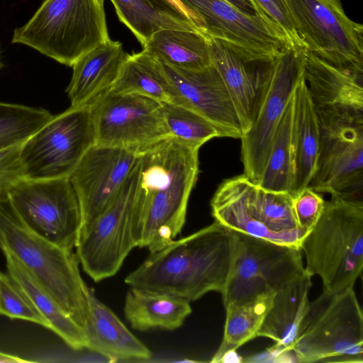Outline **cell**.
Returning a JSON list of instances; mask_svg holds the SVG:
<instances>
[{
    "label": "cell",
    "mask_w": 363,
    "mask_h": 363,
    "mask_svg": "<svg viewBox=\"0 0 363 363\" xmlns=\"http://www.w3.org/2000/svg\"><path fill=\"white\" fill-rule=\"evenodd\" d=\"M9 275L21 287L53 331L74 350L86 349V337L80 327L62 308L30 273L11 255L3 252Z\"/></svg>",
    "instance_id": "cell-26"
},
{
    "label": "cell",
    "mask_w": 363,
    "mask_h": 363,
    "mask_svg": "<svg viewBox=\"0 0 363 363\" xmlns=\"http://www.w3.org/2000/svg\"><path fill=\"white\" fill-rule=\"evenodd\" d=\"M2 66H3V65H2L1 62V57H0V69L2 67Z\"/></svg>",
    "instance_id": "cell-41"
},
{
    "label": "cell",
    "mask_w": 363,
    "mask_h": 363,
    "mask_svg": "<svg viewBox=\"0 0 363 363\" xmlns=\"http://www.w3.org/2000/svg\"><path fill=\"white\" fill-rule=\"evenodd\" d=\"M126 55L121 42L109 39L76 61L66 89L71 107L90 106L108 91Z\"/></svg>",
    "instance_id": "cell-20"
},
{
    "label": "cell",
    "mask_w": 363,
    "mask_h": 363,
    "mask_svg": "<svg viewBox=\"0 0 363 363\" xmlns=\"http://www.w3.org/2000/svg\"><path fill=\"white\" fill-rule=\"evenodd\" d=\"M90 107L96 145L140 153L169 136L162 104L152 99L108 91Z\"/></svg>",
    "instance_id": "cell-14"
},
{
    "label": "cell",
    "mask_w": 363,
    "mask_h": 363,
    "mask_svg": "<svg viewBox=\"0 0 363 363\" xmlns=\"http://www.w3.org/2000/svg\"><path fill=\"white\" fill-rule=\"evenodd\" d=\"M0 248L16 258L85 331L89 287L81 277L77 255L26 228L7 194L0 197Z\"/></svg>",
    "instance_id": "cell-3"
},
{
    "label": "cell",
    "mask_w": 363,
    "mask_h": 363,
    "mask_svg": "<svg viewBox=\"0 0 363 363\" xmlns=\"http://www.w3.org/2000/svg\"><path fill=\"white\" fill-rule=\"evenodd\" d=\"M306 50L286 48L275 59L272 78L250 129L241 140L243 174L258 184L289 103L303 77Z\"/></svg>",
    "instance_id": "cell-15"
},
{
    "label": "cell",
    "mask_w": 363,
    "mask_h": 363,
    "mask_svg": "<svg viewBox=\"0 0 363 363\" xmlns=\"http://www.w3.org/2000/svg\"><path fill=\"white\" fill-rule=\"evenodd\" d=\"M294 94L278 126L264 169L256 185L290 193L294 179Z\"/></svg>",
    "instance_id": "cell-31"
},
{
    "label": "cell",
    "mask_w": 363,
    "mask_h": 363,
    "mask_svg": "<svg viewBox=\"0 0 363 363\" xmlns=\"http://www.w3.org/2000/svg\"><path fill=\"white\" fill-rule=\"evenodd\" d=\"M233 255L231 230L217 220L150 256L125 279L129 286L169 294L189 302L223 294Z\"/></svg>",
    "instance_id": "cell-2"
},
{
    "label": "cell",
    "mask_w": 363,
    "mask_h": 363,
    "mask_svg": "<svg viewBox=\"0 0 363 363\" xmlns=\"http://www.w3.org/2000/svg\"><path fill=\"white\" fill-rule=\"evenodd\" d=\"M320 147L309 183L318 193L363 202V111L315 107Z\"/></svg>",
    "instance_id": "cell-8"
},
{
    "label": "cell",
    "mask_w": 363,
    "mask_h": 363,
    "mask_svg": "<svg viewBox=\"0 0 363 363\" xmlns=\"http://www.w3.org/2000/svg\"><path fill=\"white\" fill-rule=\"evenodd\" d=\"M162 63L174 88V104L203 116L218 129L222 137L242 138L244 130L233 101L211 64L191 70Z\"/></svg>",
    "instance_id": "cell-19"
},
{
    "label": "cell",
    "mask_w": 363,
    "mask_h": 363,
    "mask_svg": "<svg viewBox=\"0 0 363 363\" xmlns=\"http://www.w3.org/2000/svg\"><path fill=\"white\" fill-rule=\"evenodd\" d=\"M312 276L305 271L274 291L272 305L257 336L275 342L280 354L291 351L309 304Z\"/></svg>",
    "instance_id": "cell-22"
},
{
    "label": "cell",
    "mask_w": 363,
    "mask_h": 363,
    "mask_svg": "<svg viewBox=\"0 0 363 363\" xmlns=\"http://www.w3.org/2000/svg\"><path fill=\"white\" fill-rule=\"evenodd\" d=\"M211 64L223 80L239 115L244 135L252 127L269 86L276 57L206 37Z\"/></svg>",
    "instance_id": "cell-16"
},
{
    "label": "cell",
    "mask_w": 363,
    "mask_h": 363,
    "mask_svg": "<svg viewBox=\"0 0 363 363\" xmlns=\"http://www.w3.org/2000/svg\"><path fill=\"white\" fill-rule=\"evenodd\" d=\"M298 362H363V315L352 288L310 301L293 345Z\"/></svg>",
    "instance_id": "cell-7"
},
{
    "label": "cell",
    "mask_w": 363,
    "mask_h": 363,
    "mask_svg": "<svg viewBox=\"0 0 363 363\" xmlns=\"http://www.w3.org/2000/svg\"><path fill=\"white\" fill-rule=\"evenodd\" d=\"M22 144L0 152V197L7 194L14 182L23 177Z\"/></svg>",
    "instance_id": "cell-37"
},
{
    "label": "cell",
    "mask_w": 363,
    "mask_h": 363,
    "mask_svg": "<svg viewBox=\"0 0 363 363\" xmlns=\"http://www.w3.org/2000/svg\"><path fill=\"white\" fill-rule=\"evenodd\" d=\"M256 6L272 21L286 38L291 48L306 50L298 35L286 0H252Z\"/></svg>",
    "instance_id": "cell-35"
},
{
    "label": "cell",
    "mask_w": 363,
    "mask_h": 363,
    "mask_svg": "<svg viewBox=\"0 0 363 363\" xmlns=\"http://www.w3.org/2000/svg\"><path fill=\"white\" fill-rule=\"evenodd\" d=\"M200 147L168 136L139 153L137 247L150 253L170 244L186 221L199 175Z\"/></svg>",
    "instance_id": "cell-1"
},
{
    "label": "cell",
    "mask_w": 363,
    "mask_h": 363,
    "mask_svg": "<svg viewBox=\"0 0 363 363\" xmlns=\"http://www.w3.org/2000/svg\"><path fill=\"white\" fill-rule=\"evenodd\" d=\"M161 104L169 136L200 147L213 138L222 137L218 129L198 113L175 104Z\"/></svg>",
    "instance_id": "cell-33"
},
{
    "label": "cell",
    "mask_w": 363,
    "mask_h": 363,
    "mask_svg": "<svg viewBox=\"0 0 363 363\" xmlns=\"http://www.w3.org/2000/svg\"><path fill=\"white\" fill-rule=\"evenodd\" d=\"M274 292H269L240 303L225 306V322L222 342L211 362H220L223 357L235 352L257 334L272 305Z\"/></svg>",
    "instance_id": "cell-30"
},
{
    "label": "cell",
    "mask_w": 363,
    "mask_h": 363,
    "mask_svg": "<svg viewBox=\"0 0 363 363\" xmlns=\"http://www.w3.org/2000/svg\"><path fill=\"white\" fill-rule=\"evenodd\" d=\"M180 1L199 17L206 37L273 57L291 48L284 33L266 15L247 16L225 0Z\"/></svg>",
    "instance_id": "cell-18"
},
{
    "label": "cell",
    "mask_w": 363,
    "mask_h": 363,
    "mask_svg": "<svg viewBox=\"0 0 363 363\" xmlns=\"http://www.w3.org/2000/svg\"><path fill=\"white\" fill-rule=\"evenodd\" d=\"M143 48L160 61L182 69L198 70L211 65L208 38L199 31L161 30Z\"/></svg>",
    "instance_id": "cell-29"
},
{
    "label": "cell",
    "mask_w": 363,
    "mask_h": 363,
    "mask_svg": "<svg viewBox=\"0 0 363 363\" xmlns=\"http://www.w3.org/2000/svg\"><path fill=\"white\" fill-rule=\"evenodd\" d=\"M303 77L315 107L363 111V74L339 69L306 50Z\"/></svg>",
    "instance_id": "cell-23"
},
{
    "label": "cell",
    "mask_w": 363,
    "mask_h": 363,
    "mask_svg": "<svg viewBox=\"0 0 363 363\" xmlns=\"http://www.w3.org/2000/svg\"><path fill=\"white\" fill-rule=\"evenodd\" d=\"M110 1L119 21L131 31L142 47L161 30L199 31L166 0Z\"/></svg>",
    "instance_id": "cell-28"
},
{
    "label": "cell",
    "mask_w": 363,
    "mask_h": 363,
    "mask_svg": "<svg viewBox=\"0 0 363 363\" xmlns=\"http://www.w3.org/2000/svg\"><path fill=\"white\" fill-rule=\"evenodd\" d=\"M35 361L23 359L19 356L0 351V363H29Z\"/></svg>",
    "instance_id": "cell-40"
},
{
    "label": "cell",
    "mask_w": 363,
    "mask_h": 363,
    "mask_svg": "<svg viewBox=\"0 0 363 363\" xmlns=\"http://www.w3.org/2000/svg\"><path fill=\"white\" fill-rule=\"evenodd\" d=\"M20 222L40 238L72 251L78 241L82 216L69 178H21L7 191Z\"/></svg>",
    "instance_id": "cell-9"
},
{
    "label": "cell",
    "mask_w": 363,
    "mask_h": 363,
    "mask_svg": "<svg viewBox=\"0 0 363 363\" xmlns=\"http://www.w3.org/2000/svg\"><path fill=\"white\" fill-rule=\"evenodd\" d=\"M306 50L330 65L363 74V26L344 11L341 0H286Z\"/></svg>",
    "instance_id": "cell-13"
},
{
    "label": "cell",
    "mask_w": 363,
    "mask_h": 363,
    "mask_svg": "<svg viewBox=\"0 0 363 363\" xmlns=\"http://www.w3.org/2000/svg\"><path fill=\"white\" fill-rule=\"evenodd\" d=\"M109 91L142 96L161 104L174 102V88L162 62L144 49L126 55Z\"/></svg>",
    "instance_id": "cell-27"
},
{
    "label": "cell",
    "mask_w": 363,
    "mask_h": 363,
    "mask_svg": "<svg viewBox=\"0 0 363 363\" xmlns=\"http://www.w3.org/2000/svg\"><path fill=\"white\" fill-rule=\"evenodd\" d=\"M0 315L11 319L27 320L48 329L46 320L38 312L21 287L0 271Z\"/></svg>",
    "instance_id": "cell-34"
},
{
    "label": "cell",
    "mask_w": 363,
    "mask_h": 363,
    "mask_svg": "<svg viewBox=\"0 0 363 363\" xmlns=\"http://www.w3.org/2000/svg\"><path fill=\"white\" fill-rule=\"evenodd\" d=\"M138 174L139 159L116 197L78 239L75 248L79 263L95 282L114 276L130 252L137 247Z\"/></svg>",
    "instance_id": "cell-12"
},
{
    "label": "cell",
    "mask_w": 363,
    "mask_h": 363,
    "mask_svg": "<svg viewBox=\"0 0 363 363\" xmlns=\"http://www.w3.org/2000/svg\"><path fill=\"white\" fill-rule=\"evenodd\" d=\"M301 249L306 271L321 279L323 291L352 288L363 269V202L331 196Z\"/></svg>",
    "instance_id": "cell-4"
},
{
    "label": "cell",
    "mask_w": 363,
    "mask_h": 363,
    "mask_svg": "<svg viewBox=\"0 0 363 363\" xmlns=\"http://www.w3.org/2000/svg\"><path fill=\"white\" fill-rule=\"evenodd\" d=\"M325 201L309 186L294 196V209L299 227L308 233L319 219Z\"/></svg>",
    "instance_id": "cell-36"
},
{
    "label": "cell",
    "mask_w": 363,
    "mask_h": 363,
    "mask_svg": "<svg viewBox=\"0 0 363 363\" xmlns=\"http://www.w3.org/2000/svg\"><path fill=\"white\" fill-rule=\"evenodd\" d=\"M178 12L186 18L202 33V26L199 17L180 0H166Z\"/></svg>",
    "instance_id": "cell-38"
},
{
    "label": "cell",
    "mask_w": 363,
    "mask_h": 363,
    "mask_svg": "<svg viewBox=\"0 0 363 363\" xmlns=\"http://www.w3.org/2000/svg\"><path fill=\"white\" fill-rule=\"evenodd\" d=\"M138 159L135 152L96 145L85 153L69 177L81 209L79 238L116 197Z\"/></svg>",
    "instance_id": "cell-17"
},
{
    "label": "cell",
    "mask_w": 363,
    "mask_h": 363,
    "mask_svg": "<svg viewBox=\"0 0 363 363\" xmlns=\"http://www.w3.org/2000/svg\"><path fill=\"white\" fill-rule=\"evenodd\" d=\"M109 39L104 0H44L31 18L14 30L11 43L72 67Z\"/></svg>",
    "instance_id": "cell-5"
},
{
    "label": "cell",
    "mask_w": 363,
    "mask_h": 363,
    "mask_svg": "<svg viewBox=\"0 0 363 363\" xmlns=\"http://www.w3.org/2000/svg\"><path fill=\"white\" fill-rule=\"evenodd\" d=\"M190 302L176 296L130 286L124 303V315L132 328L174 330L191 313Z\"/></svg>",
    "instance_id": "cell-24"
},
{
    "label": "cell",
    "mask_w": 363,
    "mask_h": 363,
    "mask_svg": "<svg viewBox=\"0 0 363 363\" xmlns=\"http://www.w3.org/2000/svg\"><path fill=\"white\" fill-rule=\"evenodd\" d=\"M231 232L232 260L221 294L224 306L274 292L305 271L300 247Z\"/></svg>",
    "instance_id": "cell-10"
},
{
    "label": "cell",
    "mask_w": 363,
    "mask_h": 363,
    "mask_svg": "<svg viewBox=\"0 0 363 363\" xmlns=\"http://www.w3.org/2000/svg\"><path fill=\"white\" fill-rule=\"evenodd\" d=\"M89 320L85 329L86 349L107 362L151 357L149 348L138 339L89 288Z\"/></svg>",
    "instance_id": "cell-21"
},
{
    "label": "cell",
    "mask_w": 363,
    "mask_h": 363,
    "mask_svg": "<svg viewBox=\"0 0 363 363\" xmlns=\"http://www.w3.org/2000/svg\"><path fill=\"white\" fill-rule=\"evenodd\" d=\"M294 196L265 189L242 174L225 179L211 201V214L230 230L277 244L301 248L305 233L298 225Z\"/></svg>",
    "instance_id": "cell-6"
},
{
    "label": "cell",
    "mask_w": 363,
    "mask_h": 363,
    "mask_svg": "<svg viewBox=\"0 0 363 363\" xmlns=\"http://www.w3.org/2000/svg\"><path fill=\"white\" fill-rule=\"evenodd\" d=\"M239 11L249 16L265 15L252 0H225Z\"/></svg>",
    "instance_id": "cell-39"
},
{
    "label": "cell",
    "mask_w": 363,
    "mask_h": 363,
    "mask_svg": "<svg viewBox=\"0 0 363 363\" xmlns=\"http://www.w3.org/2000/svg\"><path fill=\"white\" fill-rule=\"evenodd\" d=\"M294 179L290 194L294 196L309 185L317 165L320 128L315 107L304 77L294 92Z\"/></svg>",
    "instance_id": "cell-25"
},
{
    "label": "cell",
    "mask_w": 363,
    "mask_h": 363,
    "mask_svg": "<svg viewBox=\"0 0 363 363\" xmlns=\"http://www.w3.org/2000/svg\"><path fill=\"white\" fill-rule=\"evenodd\" d=\"M52 116L42 108L0 101V152L23 143Z\"/></svg>",
    "instance_id": "cell-32"
},
{
    "label": "cell",
    "mask_w": 363,
    "mask_h": 363,
    "mask_svg": "<svg viewBox=\"0 0 363 363\" xmlns=\"http://www.w3.org/2000/svg\"><path fill=\"white\" fill-rule=\"evenodd\" d=\"M96 143L90 106L69 107L52 116L21 147L23 177L69 178Z\"/></svg>",
    "instance_id": "cell-11"
}]
</instances>
